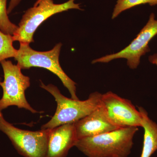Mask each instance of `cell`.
<instances>
[{
  "instance_id": "1",
  "label": "cell",
  "mask_w": 157,
  "mask_h": 157,
  "mask_svg": "<svg viewBox=\"0 0 157 157\" xmlns=\"http://www.w3.org/2000/svg\"><path fill=\"white\" fill-rule=\"evenodd\" d=\"M137 127L120 128L101 135L78 139L75 147L88 157H128Z\"/></svg>"
},
{
  "instance_id": "2",
  "label": "cell",
  "mask_w": 157,
  "mask_h": 157,
  "mask_svg": "<svg viewBox=\"0 0 157 157\" xmlns=\"http://www.w3.org/2000/svg\"><path fill=\"white\" fill-rule=\"evenodd\" d=\"M40 87L50 93L57 103L56 111L50 121L41 129H51L66 124H72L85 117L101 105L102 94L95 92L84 101L65 97L53 84L45 85L40 80Z\"/></svg>"
},
{
  "instance_id": "3",
  "label": "cell",
  "mask_w": 157,
  "mask_h": 157,
  "mask_svg": "<svg viewBox=\"0 0 157 157\" xmlns=\"http://www.w3.org/2000/svg\"><path fill=\"white\" fill-rule=\"evenodd\" d=\"M62 46L61 43H58L51 50L41 52L34 50L29 45L20 44L14 59L21 70L39 67L49 70L59 78L69 90L71 98L78 100L76 95V83L65 73L60 64L59 58Z\"/></svg>"
},
{
  "instance_id": "4",
  "label": "cell",
  "mask_w": 157,
  "mask_h": 157,
  "mask_svg": "<svg viewBox=\"0 0 157 157\" xmlns=\"http://www.w3.org/2000/svg\"><path fill=\"white\" fill-rule=\"evenodd\" d=\"M75 0H69L62 4L54 3L53 0H42L27 10L23 15L18 28L13 35L14 42L29 45L33 42L34 33L38 27L48 18L54 14L70 9L82 10L80 4Z\"/></svg>"
},
{
  "instance_id": "5",
  "label": "cell",
  "mask_w": 157,
  "mask_h": 157,
  "mask_svg": "<svg viewBox=\"0 0 157 157\" xmlns=\"http://www.w3.org/2000/svg\"><path fill=\"white\" fill-rule=\"evenodd\" d=\"M4 73V80L0 82L3 90L2 97L0 99V112L10 106H16L25 109L33 113L39 111L31 107L26 98L25 92L30 86V79L21 72L18 65L11 61H3L1 63Z\"/></svg>"
},
{
  "instance_id": "6",
  "label": "cell",
  "mask_w": 157,
  "mask_h": 157,
  "mask_svg": "<svg viewBox=\"0 0 157 157\" xmlns=\"http://www.w3.org/2000/svg\"><path fill=\"white\" fill-rule=\"evenodd\" d=\"M0 131L7 135L17 152L24 157H45L50 129L28 131L13 126L0 112Z\"/></svg>"
},
{
  "instance_id": "7",
  "label": "cell",
  "mask_w": 157,
  "mask_h": 157,
  "mask_svg": "<svg viewBox=\"0 0 157 157\" xmlns=\"http://www.w3.org/2000/svg\"><path fill=\"white\" fill-rule=\"evenodd\" d=\"M157 35V20L154 13H152L146 24L126 48L117 53L95 59L92 63H108L116 59H125L129 67L135 70L140 64L141 56L150 51L149 43Z\"/></svg>"
},
{
  "instance_id": "8",
  "label": "cell",
  "mask_w": 157,
  "mask_h": 157,
  "mask_svg": "<svg viewBox=\"0 0 157 157\" xmlns=\"http://www.w3.org/2000/svg\"><path fill=\"white\" fill-rule=\"evenodd\" d=\"M101 105L109 121L119 128L142 127V116L130 100L108 91L102 94Z\"/></svg>"
},
{
  "instance_id": "9",
  "label": "cell",
  "mask_w": 157,
  "mask_h": 157,
  "mask_svg": "<svg viewBox=\"0 0 157 157\" xmlns=\"http://www.w3.org/2000/svg\"><path fill=\"white\" fill-rule=\"evenodd\" d=\"M78 139L74 124H66L50 129L45 157H66Z\"/></svg>"
},
{
  "instance_id": "10",
  "label": "cell",
  "mask_w": 157,
  "mask_h": 157,
  "mask_svg": "<svg viewBox=\"0 0 157 157\" xmlns=\"http://www.w3.org/2000/svg\"><path fill=\"white\" fill-rule=\"evenodd\" d=\"M73 124L78 139L97 136L120 128L110 123L101 105L89 115Z\"/></svg>"
},
{
  "instance_id": "11",
  "label": "cell",
  "mask_w": 157,
  "mask_h": 157,
  "mask_svg": "<svg viewBox=\"0 0 157 157\" xmlns=\"http://www.w3.org/2000/svg\"><path fill=\"white\" fill-rule=\"evenodd\" d=\"M138 109L142 116V128L144 129L143 147L140 157H151L157 150V124L149 117L146 110Z\"/></svg>"
},
{
  "instance_id": "12",
  "label": "cell",
  "mask_w": 157,
  "mask_h": 157,
  "mask_svg": "<svg viewBox=\"0 0 157 157\" xmlns=\"http://www.w3.org/2000/svg\"><path fill=\"white\" fill-rule=\"evenodd\" d=\"M14 42L12 35L5 33L0 30V63L16 56L17 49L13 46Z\"/></svg>"
},
{
  "instance_id": "13",
  "label": "cell",
  "mask_w": 157,
  "mask_h": 157,
  "mask_svg": "<svg viewBox=\"0 0 157 157\" xmlns=\"http://www.w3.org/2000/svg\"><path fill=\"white\" fill-rule=\"evenodd\" d=\"M145 4L155 6L157 5V0H117L112 13V19L116 18L121 13L128 9Z\"/></svg>"
},
{
  "instance_id": "14",
  "label": "cell",
  "mask_w": 157,
  "mask_h": 157,
  "mask_svg": "<svg viewBox=\"0 0 157 157\" xmlns=\"http://www.w3.org/2000/svg\"><path fill=\"white\" fill-rule=\"evenodd\" d=\"M7 0H0V30L7 34L13 36L18 26L13 23L8 16Z\"/></svg>"
},
{
  "instance_id": "15",
  "label": "cell",
  "mask_w": 157,
  "mask_h": 157,
  "mask_svg": "<svg viewBox=\"0 0 157 157\" xmlns=\"http://www.w3.org/2000/svg\"><path fill=\"white\" fill-rule=\"evenodd\" d=\"M149 61L152 64L157 66V54H155L149 57Z\"/></svg>"
},
{
  "instance_id": "16",
  "label": "cell",
  "mask_w": 157,
  "mask_h": 157,
  "mask_svg": "<svg viewBox=\"0 0 157 157\" xmlns=\"http://www.w3.org/2000/svg\"><path fill=\"white\" fill-rule=\"evenodd\" d=\"M42 1V0H37L36 2L35 3V4L34 5H36V4H37V3H38L39 2H40V1Z\"/></svg>"
},
{
  "instance_id": "17",
  "label": "cell",
  "mask_w": 157,
  "mask_h": 157,
  "mask_svg": "<svg viewBox=\"0 0 157 157\" xmlns=\"http://www.w3.org/2000/svg\"><path fill=\"white\" fill-rule=\"evenodd\" d=\"M2 78H1V77H0V82H2Z\"/></svg>"
}]
</instances>
